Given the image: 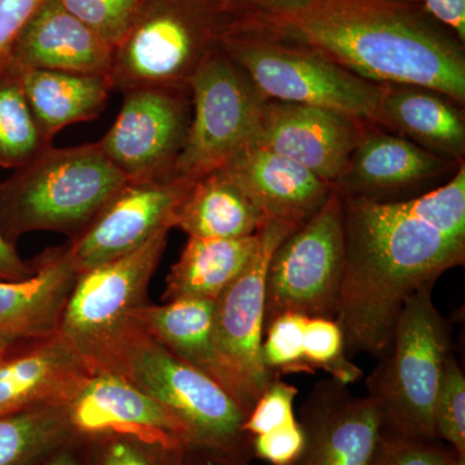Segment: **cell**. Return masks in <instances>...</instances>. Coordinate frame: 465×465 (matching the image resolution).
<instances>
[{"mask_svg": "<svg viewBox=\"0 0 465 465\" xmlns=\"http://www.w3.org/2000/svg\"><path fill=\"white\" fill-rule=\"evenodd\" d=\"M342 228L335 321L347 356L378 358L409 296L464 265V163L445 185L410 200L342 197Z\"/></svg>", "mask_w": 465, "mask_h": 465, "instance_id": "obj_1", "label": "cell"}, {"mask_svg": "<svg viewBox=\"0 0 465 465\" xmlns=\"http://www.w3.org/2000/svg\"><path fill=\"white\" fill-rule=\"evenodd\" d=\"M238 23L318 51L367 81L420 85L464 105V45L423 5L309 0L296 11Z\"/></svg>", "mask_w": 465, "mask_h": 465, "instance_id": "obj_2", "label": "cell"}, {"mask_svg": "<svg viewBox=\"0 0 465 465\" xmlns=\"http://www.w3.org/2000/svg\"><path fill=\"white\" fill-rule=\"evenodd\" d=\"M127 182L96 143L51 146L0 182V232L12 244L38 231L78 237Z\"/></svg>", "mask_w": 465, "mask_h": 465, "instance_id": "obj_3", "label": "cell"}, {"mask_svg": "<svg viewBox=\"0 0 465 465\" xmlns=\"http://www.w3.org/2000/svg\"><path fill=\"white\" fill-rule=\"evenodd\" d=\"M432 289L423 287L406 300L366 379V397L381 414V433L397 439L439 440L434 409L451 353V330L434 305Z\"/></svg>", "mask_w": 465, "mask_h": 465, "instance_id": "obj_4", "label": "cell"}, {"mask_svg": "<svg viewBox=\"0 0 465 465\" xmlns=\"http://www.w3.org/2000/svg\"><path fill=\"white\" fill-rule=\"evenodd\" d=\"M237 21L225 0H143L114 48L113 88H189L204 58Z\"/></svg>", "mask_w": 465, "mask_h": 465, "instance_id": "obj_5", "label": "cell"}, {"mask_svg": "<svg viewBox=\"0 0 465 465\" xmlns=\"http://www.w3.org/2000/svg\"><path fill=\"white\" fill-rule=\"evenodd\" d=\"M222 48L266 100L320 106L375 124L382 84L353 74L318 51L238 21Z\"/></svg>", "mask_w": 465, "mask_h": 465, "instance_id": "obj_6", "label": "cell"}, {"mask_svg": "<svg viewBox=\"0 0 465 465\" xmlns=\"http://www.w3.org/2000/svg\"><path fill=\"white\" fill-rule=\"evenodd\" d=\"M170 231H162L134 252L79 274L58 335L91 371H113L124 345L142 327L134 321L148 304V287Z\"/></svg>", "mask_w": 465, "mask_h": 465, "instance_id": "obj_7", "label": "cell"}, {"mask_svg": "<svg viewBox=\"0 0 465 465\" xmlns=\"http://www.w3.org/2000/svg\"><path fill=\"white\" fill-rule=\"evenodd\" d=\"M119 372L183 421L189 445L253 458L252 439L242 430L247 415L228 391L163 345L139 331L124 345Z\"/></svg>", "mask_w": 465, "mask_h": 465, "instance_id": "obj_8", "label": "cell"}, {"mask_svg": "<svg viewBox=\"0 0 465 465\" xmlns=\"http://www.w3.org/2000/svg\"><path fill=\"white\" fill-rule=\"evenodd\" d=\"M188 87L192 119L173 177L197 180L253 143L266 99L222 45L204 58Z\"/></svg>", "mask_w": 465, "mask_h": 465, "instance_id": "obj_9", "label": "cell"}, {"mask_svg": "<svg viewBox=\"0 0 465 465\" xmlns=\"http://www.w3.org/2000/svg\"><path fill=\"white\" fill-rule=\"evenodd\" d=\"M342 273V197L333 186L326 203L291 232L272 255L266 272L264 331L286 313L335 320Z\"/></svg>", "mask_w": 465, "mask_h": 465, "instance_id": "obj_10", "label": "cell"}, {"mask_svg": "<svg viewBox=\"0 0 465 465\" xmlns=\"http://www.w3.org/2000/svg\"><path fill=\"white\" fill-rule=\"evenodd\" d=\"M295 229L268 220L249 265L215 300L217 351L226 390L246 415L275 378L262 361L266 272L278 244Z\"/></svg>", "mask_w": 465, "mask_h": 465, "instance_id": "obj_11", "label": "cell"}, {"mask_svg": "<svg viewBox=\"0 0 465 465\" xmlns=\"http://www.w3.org/2000/svg\"><path fill=\"white\" fill-rule=\"evenodd\" d=\"M191 119L189 88H134L96 143L128 182L173 179Z\"/></svg>", "mask_w": 465, "mask_h": 465, "instance_id": "obj_12", "label": "cell"}, {"mask_svg": "<svg viewBox=\"0 0 465 465\" xmlns=\"http://www.w3.org/2000/svg\"><path fill=\"white\" fill-rule=\"evenodd\" d=\"M195 180L127 182L87 228L67 244L79 273L134 252L174 228L177 210Z\"/></svg>", "mask_w": 465, "mask_h": 465, "instance_id": "obj_13", "label": "cell"}, {"mask_svg": "<svg viewBox=\"0 0 465 465\" xmlns=\"http://www.w3.org/2000/svg\"><path fill=\"white\" fill-rule=\"evenodd\" d=\"M369 125L335 110L266 100L252 143L335 185Z\"/></svg>", "mask_w": 465, "mask_h": 465, "instance_id": "obj_14", "label": "cell"}, {"mask_svg": "<svg viewBox=\"0 0 465 465\" xmlns=\"http://www.w3.org/2000/svg\"><path fill=\"white\" fill-rule=\"evenodd\" d=\"M66 410L81 439L121 434L170 449L189 445L183 421L119 372L92 374Z\"/></svg>", "mask_w": 465, "mask_h": 465, "instance_id": "obj_15", "label": "cell"}, {"mask_svg": "<svg viewBox=\"0 0 465 465\" xmlns=\"http://www.w3.org/2000/svg\"><path fill=\"white\" fill-rule=\"evenodd\" d=\"M304 449L293 465H371L381 439V418L369 397L326 379L300 406Z\"/></svg>", "mask_w": 465, "mask_h": 465, "instance_id": "obj_16", "label": "cell"}, {"mask_svg": "<svg viewBox=\"0 0 465 465\" xmlns=\"http://www.w3.org/2000/svg\"><path fill=\"white\" fill-rule=\"evenodd\" d=\"M35 265L32 277L0 281V354L58 335L67 300L81 273L67 247L47 251Z\"/></svg>", "mask_w": 465, "mask_h": 465, "instance_id": "obj_17", "label": "cell"}, {"mask_svg": "<svg viewBox=\"0 0 465 465\" xmlns=\"http://www.w3.org/2000/svg\"><path fill=\"white\" fill-rule=\"evenodd\" d=\"M114 47L58 0H43L18 33L7 63L18 70L106 74Z\"/></svg>", "mask_w": 465, "mask_h": 465, "instance_id": "obj_18", "label": "cell"}, {"mask_svg": "<svg viewBox=\"0 0 465 465\" xmlns=\"http://www.w3.org/2000/svg\"><path fill=\"white\" fill-rule=\"evenodd\" d=\"M94 374L60 335L0 354V418L36 406H67Z\"/></svg>", "mask_w": 465, "mask_h": 465, "instance_id": "obj_19", "label": "cell"}, {"mask_svg": "<svg viewBox=\"0 0 465 465\" xmlns=\"http://www.w3.org/2000/svg\"><path fill=\"white\" fill-rule=\"evenodd\" d=\"M452 164L459 166L400 134L370 124L333 186L342 197L381 200L385 193L430 182L448 173Z\"/></svg>", "mask_w": 465, "mask_h": 465, "instance_id": "obj_20", "label": "cell"}, {"mask_svg": "<svg viewBox=\"0 0 465 465\" xmlns=\"http://www.w3.org/2000/svg\"><path fill=\"white\" fill-rule=\"evenodd\" d=\"M226 168L240 180L266 220L299 228L326 203L333 191L296 162L251 143L238 153Z\"/></svg>", "mask_w": 465, "mask_h": 465, "instance_id": "obj_21", "label": "cell"}, {"mask_svg": "<svg viewBox=\"0 0 465 465\" xmlns=\"http://www.w3.org/2000/svg\"><path fill=\"white\" fill-rule=\"evenodd\" d=\"M454 100L414 84H382L375 124L448 158L464 163V114Z\"/></svg>", "mask_w": 465, "mask_h": 465, "instance_id": "obj_22", "label": "cell"}, {"mask_svg": "<svg viewBox=\"0 0 465 465\" xmlns=\"http://www.w3.org/2000/svg\"><path fill=\"white\" fill-rule=\"evenodd\" d=\"M268 220L225 166L198 177L183 198L174 228L189 237L235 240L258 234Z\"/></svg>", "mask_w": 465, "mask_h": 465, "instance_id": "obj_23", "label": "cell"}, {"mask_svg": "<svg viewBox=\"0 0 465 465\" xmlns=\"http://www.w3.org/2000/svg\"><path fill=\"white\" fill-rule=\"evenodd\" d=\"M134 318L173 356L211 376L226 390L217 351L215 300L179 299L164 305L146 304Z\"/></svg>", "mask_w": 465, "mask_h": 465, "instance_id": "obj_24", "label": "cell"}, {"mask_svg": "<svg viewBox=\"0 0 465 465\" xmlns=\"http://www.w3.org/2000/svg\"><path fill=\"white\" fill-rule=\"evenodd\" d=\"M21 82L34 118L50 142L67 125L96 119L114 90L106 74L24 70Z\"/></svg>", "mask_w": 465, "mask_h": 465, "instance_id": "obj_25", "label": "cell"}, {"mask_svg": "<svg viewBox=\"0 0 465 465\" xmlns=\"http://www.w3.org/2000/svg\"><path fill=\"white\" fill-rule=\"evenodd\" d=\"M260 232L235 240L189 237L167 275L163 299L216 300L258 250Z\"/></svg>", "mask_w": 465, "mask_h": 465, "instance_id": "obj_26", "label": "cell"}, {"mask_svg": "<svg viewBox=\"0 0 465 465\" xmlns=\"http://www.w3.org/2000/svg\"><path fill=\"white\" fill-rule=\"evenodd\" d=\"M79 439L66 406H36L0 418V465H36Z\"/></svg>", "mask_w": 465, "mask_h": 465, "instance_id": "obj_27", "label": "cell"}, {"mask_svg": "<svg viewBox=\"0 0 465 465\" xmlns=\"http://www.w3.org/2000/svg\"><path fill=\"white\" fill-rule=\"evenodd\" d=\"M51 146L27 104L20 70L5 63L0 67V167L17 170Z\"/></svg>", "mask_w": 465, "mask_h": 465, "instance_id": "obj_28", "label": "cell"}, {"mask_svg": "<svg viewBox=\"0 0 465 465\" xmlns=\"http://www.w3.org/2000/svg\"><path fill=\"white\" fill-rule=\"evenodd\" d=\"M304 356L313 374L323 370L333 381L353 384L362 378L363 371L351 363L345 354L341 326L330 318H309L305 327Z\"/></svg>", "mask_w": 465, "mask_h": 465, "instance_id": "obj_29", "label": "cell"}, {"mask_svg": "<svg viewBox=\"0 0 465 465\" xmlns=\"http://www.w3.org/2000/svg\"><path fill=\"white\" fill-rule=\"evenodd\" d=\"M309 317L286 313L268 324L262 342V365L273 376L313 374L304 356V336Z\"/></svg>", "mask_w": 465, "mask_h": 465, "instance_id": "obj_30", "label": "cell"}, {"mask_svg": "<svg viewBox=\"0 0 465 465\" xmlns=\"http://www.w3.org/2000/svg\"><path fill=\"white\" fill-rule=\"evenodd\" d=\"M434 427L440 442L465 455V376L454 353H450L434 409Z\"/></svg>", "mask_w": 465, "mask_h": 465, "instance_id": "obj_31", "label": "cell"}, {"mask_svg": "<svg viewBox=\"0 0 465 465\" xmlns=\"http://www.w3.org/2000/svg\"><path fill=\"white\" fill-rule=\"evenodd\" d=\"M82 23L116 47L133 25L143 0H58Z\"/></svg>", "mask_w": 465, "mask_h": 465, "instance_id": "obj_32", "label": "cell"}, {"mask_svg": "<svg viewBox=\"0 0 465 465\" xmlns=\"http://www.w3.org/2000/svg\"><path fill=\"white\" fill-rule=\"evenodd\" d=\"M298 391L281 376H275L247 415L242 430L253 439L298 420L293 410Z\"/></svg>", "mask_w": 465, "mask_h": 465, "instance_id": "obj_33", "label": "cell"}, {"mask_svg": "<svg viewBox=\"0 0 465 465\" xmlns=\"http://www.w3.org/2000/svg\"><path fill=\"white\" fill-rule=\"evenodd\" d=\"M100 445L92 465H179L183 448L170 449L121 434L92 439Z\"/></svg>", "mask_w": 465, "mask_h": 465, "instance_id": "obj_34", "label": "cell"}, {"mask_svg": "<svg viewBox=\"0 0 465 465\" xmlns=\"http://www.w3.org/2000/svg\"><path fill=\"white\" fill-rule=\"evenodd\" d=\"M454 452L439 440H405L381 433L371 465H445Z\"/></svg>", "mask_w": 465, "mask_h": 465, "instance_id": "obj_35", "label": "cell"}, {"mask_svg": "<svg viewBox=\"0 0 465 465\" xmlns=\"http://www.w3.org/2000/svg\"><path fill=\"white\" fill-rule=\"evenodd\" d=\"M304 449V433L299 421L252 439L253 458L272 465H293Z\"/></svg>", "mask_w": 465, "mask_h": 465, "instance_id": "obj_36", "label": "cell"}, {"mask_svg": "<svg viewBox=\"0 0 465 465\" xmlns=\"http://www.w3.org/2000/svg\"><path fill=\"white\" fill-rule=\"evenodd\" d=\"M42 2L43 0H0V67L7 63L15 39Z\"/></svg>", "mask_w": 465, "mask_h": 465, "instance_id": "obj_37", "label": "cell"}, {"mask_svg": "<svg viewBox=\"0 0 465 465\" xmlns=\"http://www.w3.org/2000/svg\"><path fill=\"white\" fill-rule=\"evenodd\" d=\"M424 9L465 43V0H424Z\"/></svg>", "mask_w": 465, "mask_h": 465, "instance_id": "obj_38", "label": "cell"}, {"mask_svg": "<svg viewBox=\"0 0 465 465\" xmlns=\"http://www.w3.org/2000/svg\"><path fill=\"white\" fill-rule=\"evenodd\" d=\"M226 5L242 18L271 16V15L286 14L304 7L309 0H225Z\"/></svg>", "mask_w": 465, "mask_h": 465, "instance_id": "obj_39", "label": "cell"}, {"mask_svg": "<svg viewBox=\"0 0 465 465\" xmlns=\"http://www.w3.org/2000/svg\"><path fill=\"white\" fill-rule=\"evenodd\" d=\"M253 459L238 457L220 450L186 445L179 465H251Z\"/></svg>", "mask_w": 465, "mask_h": 465, "instance_id": "obj_40", "label": "cell"}, {"mask_svg": "<svg viewBox=\"0 0 465 465\" xmlns=\"http://www.w3.org/2000/svg\"><path fill=\"white\" fill-rule=\"evenodd\" d=\"M34 264L24 262L18 256L15 244L9 243L0 232V281H20L32 277L35 273Z\"/></svg>", "mask_w": 465, "mask_h": 465, "instance_id": "obj_41", "label": "cell"}, {"mask_svg": "<svg viewBox=\"0 0 465 465\" xmlns=\"http://www.w3.org/2000/svg\"><path fill=\"white\" fill-rule=\"evenodd\" d=\"M75 440L52 452L51 455L43 459V460L39 461L36 465H84L81 459L76 455L75 450L73 449L74 448Z\"/></svg>", "mask_w": 465, "mask_h": 465, "instance_id": "obj_42", "label": "cell"}, {"mask_svg": "<svg viewBox=\"0 0 465 465\" xmlns=\"http://www.w3.org/2000/svg\"><path fill=\"white\" fill-rule=\"evenodd\" d=\"M445 465H465V455H459L458 452H454Z\"/></svg>", "mask_w": 465, "mask_h": 465, "instance_id": "obj_43", "label": "cell"}, {"mask_svg": "<svg viewBox=\"0 0 465 465\" xmlns=\"http://www.w3.org/2000/svg\"><path fill=\"white\" fill-rule=\"evenodd\" d=\"M385 2L400 3V5H423L424 0H385Z\"/></svg>", "mask_w": 465, "mask_h": 465, "instance_id": "obj_44", "label": "cell"}]
</instances>
